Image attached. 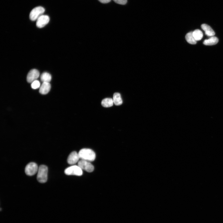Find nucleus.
I'll return each mask as SVG.
<instances>
[{
  "label": "nucleus",
  "mask_w": 223,
  "mask_h": 223,
  "mask_svg": "<svg viewBox=\"0 0 223 223\" xmlns=\"http://www.w3.org/2000/svg\"><path fill=\"white\" fill-rule=\"evenodd\" d=\"M78 166L82 170L88 172H92L94 170V166L89 161L81 160L78 162Z\"/></svg>",
  "instance_id": "6"
},
{
  "label": "nucleus",
  "mask_w": 223,
  "mask_h": 223,
  "mask_svg": "<svg viewBox=\"0 0 223 223\" xmlns=\"http://www.w3.org/2000/svg\"><path fill=\"white\" fill-rule=\"evenodd\" d=\"M113 100L114 104L116 106H120L123 103L121 95L118 93H115L113 94Z\"/></svg>",
  "instance_id": "13"
},
{
  "label": "nucleus",
  "mask_w": 223,
  "mask_h": 223,
  "mask_svg": "<svg viewBox=\"0 0 223 223\" xmlns=\"http://www.w3.org/2000/svg\"><path fill=\"white\" fill-rule=\"evenodd\" d=\"M116 3L122 5H124L127 2V0H113Z\"/></svg>",
  "instance_id": "19"
},
{
  "label": "nucleus",
  "mask_w": 223,
  "mask_h": 223,
  "mask_svg": "<svg viewBox=\"0 0 223 223\" xmlns=\"http://www.w3.org/2000/svg\"><path fill=\"white\" fill-rule=\"evenodd\" d=\"M41 81L43 82L49 83L52 79L51 74L47 72H44L42 74L40 77Z\"/></svg>",
  "instance_id": "15"
},
{
  "label": "nucleus",
  "mask_w": 223,
  "mask_h": 223,
  "mask_svg": "<svg viewBox=\"0 0 223 223\" xmlns=\"http://www.w3.org/2000/svg\"><path fill=\"white\" fill-rule=\"evenodd\" d=\"M39 72L36 69H33L30 71L28 73L27 77V80L29 83H32L39 77Z\"/></svg>",
  "instance_id": "7"
},
{
  "label": "nucleus",
  "mask_w": 223,
  "mask_h": 223,
  "mask_svg": "<svg viewBox=\"0 0 223 223\" xmlns=\"http://www.w3.org/2000/svg\"><path fill=\"white\" fill-rule=\"evenodd\" d=\"M101 3L103 4H106L109 3L111 0H98Z\"/></svg>",
  "instance_id": "20"
},
{
  "label": "nucleus",
  "mask_w": 223,
  "mask_h": 223,
  "mask_svg": "<svg viewBox=\"0 0 223 223\" xmlns=\"http://www.w3.org/2000/svg\"><path fill=\"white\" fill-rule=\"evenodd\" d=\"M67 175H74L80 176L83 174L82 170L78 166H73L66 168L65 171Z\"/></svg>",
  "instance_id": "4"
},
{
  "label": "nucleus",
  "mask_w": 223,
  "mask_h": 223,
  "mask_svg": "<svg viewBox=\"0 0 223 223\" xmlns=\"http://www.w3.org/2000/svg\"><path fill=\"white\" fill-rule=\"evenodd\" d=\"M113 103V99L110 98H106L104 99L101 102L102 105L103 107L106 108L112 106Z\"/></svg>",
  "instance_id": "14"
},
{
  "label": "nucleus",
  "mask_w": 223,
  "mask_h": 223,
  "mask_svg": "<svg viewBox=\"0 0 223 223\" xmlns=\"http://www.w3.org/2000/svg\"><path fill=\"white\" fill-rule=\"evenodd\" d=\"M192 34L193 37L196 41L200 40L203 37V34L199 29L195 30L192 32Z\"/></svg>",
  "instance_id": "17"
},
{
  "label": "nucleus",
  "mask_w": 223,
  "mask_h": 223,
  "mask_svg": "<svg viewBox=\"0 0 223 223\" xmlns=\"http://www.w3.org/2000/svg\"><path fill=\"white\" fill-rule=\"evenodd\" d=\"M201 27L205 32V34L208 36L212 37L215 35V32L209 25L206 24H203L201 25Z\"/></svg>",
  "instance_id": "11"
},
{
  "label": "nucleus",
  "mask_w": 223,
  "mask_h": 223,
  "mask_svg": "<svg viewBox=\"0 0 223 223\" xmlns=\"http://www.w3.org/2000/svg\"><path fill=\"white\" fill-rule=\"evenodd\" d=\"M187 42L191 44H195L197 43V41L193 37L192 32H191L187 34L185 36Z\"/></svg>",
  "instance_id": "16"
},
{
  "label": "nucleus",
  "mask_w": 223,
  "mask_h": 223,
  "mask_svg": "<svg viewBox=\"0 0 223 223\" xmlns=\"http://www.w3.org/2000/svg\"><path fill=\"white\" fill-rule=\"evenodd\" d=\"M51 85L49 83L43 82L40 87L39 92L42 95L48 94L50 90Z\"/></svg>",
  "instance_id": "10"
},
{
  "label": "nucleus",
  "mask_w": 223,
  "mask_h": 223,
  "mask_svg": "<svg viewBox=\"0 0 223 223\" xmlns=\"http://www.w3.org/2000/svg\"><path fill=\"white\" fill-rule=\"evenodd\" d=\"M218 42V39L217 37L212 36L209 39L204 40L203 44L206 46H211L216 44Z\"/></svg>",
  "instance_id": "12"
},
{
  "label": "nucleus",
  "mask_w": 223,
  "mask_h": 223,
  "mask_svg": "<svg viewBox=\"0 0 223 223\" xmlns=\"http://www.w3.org/2000/svg\"><path fill=\"white\" fill-rule=\"evenodd\" d=\"M79 154L76 151H74L69 155L67 159V162L70 165H74L79 161Z\"/></svg>",
  "instance_id": "9"
},
{
  "label": "nucleus",
  "mask_w": 223,
  "mask_h": 223,
  "mask_svg": "<svg viewBox=\"0 0 223 223\" xmlns=\"http://www.w3.org/2000/svg\"><path fill=\"white\" fill-rule=\"evenodd\" d=\"M50 21L49 16L42 15L37 20L36 26L39 28H42L47 25Z\"/></svg>",
  "instance_id": "8"
},
{
  "label": "nucleus",
  "mask_w": 223,
  "mask_h": 223,
  "mask_svg": "<svg viewBox=\"0 0 223 223\" xmlns=\"http://www.w3.org/2000/svg\"><path fill=\"white\" fill-rule=\"evenodd\" d=\"M31 86L33 89H38L40 86V83L39 81L36 80L32 83Z\"/></svg>",
  "instance_id": "18"
},
{
  "label": "nucleus",
  "mask_w": 223,
  "mask_h": 223,
  "mask_svg": "<svg viewBox=\"0 0 223 223\" xmlns=\"http://www.w3.org/2000/svg\"><path fill=\"white\" fill-rule=\"evenodd\" d=\"M78 154L81 160L90 162L94 161L96 158L95 153L90 149H83L79 151Z\"/></svg>",
  "instance_id": "1"
},
{
  "label": "nucleus",
  "mask_w": 223,
  "mask_h": 223,
  "mask_svg": "<svg viewBox=\"0 0 223 223\" xmlns=\"http://www.w3.org/2000/svg\"><path fill=\"white\" fill-rule=\"evenodd\" d=\"M45 11L44 8L42 7L39 6L34 8L31 12L29 14V18L32 21H35Z\"/></svg>",
  "instance_id": "3"
},
{
  "label": "nucleus",
  "mask_w": 223,
  "mask_h": 223,
  "mask_svg": "<svg viewBox=\"0 0 223 223\" xmlns=\"http://www.w3.org/2000/svg\"><path fill=\"white\" fill-rule=\"evenodd\" d=\"M39 167L35 162L29 163L25 167V172L26 175L29 176H33L38 172Z\"/></svg>",
  "instance_id": "5"
},
{
  "label": "nucleus",
  "mask_w": 223,
  "mask_h": 223,
  "mask_svg": "<svg viewBox=\"0 0 223 223\" xmlns=\"http://www.w3.org/2000/svg\"><path fill=\"white\" fill-rule=\"evenodd\" d=\"M48 168L44 165H41L39 167L37 180L41 183H46L48 179Z\"/></svg>",
  "instance_id": "2"
}]
</instances>
